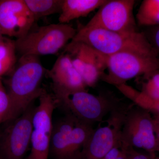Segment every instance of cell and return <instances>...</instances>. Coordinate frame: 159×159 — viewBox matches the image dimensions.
Here are the masks:
<instances>
[{"mask_svg": "<svg viewBox=\"0 0 159 159\" xmlns=\"http://www.w3.org/2000/svg\"><path fill=\"white\" fill-rule=\"evenodd\" d=\"M155 116L154 118H153L155 127L159 129V115H156Z\"/></svg>", "mask_w": 159, "mask_h": 159, "instance_id": "83f0119b", "label": "cell"}, {"mask_svg": "<svg viewBox=\"0 0 159 159\" xmlns=\"http://www.w3.org/2000/svg\"><path fill=\"white\" fill-rule=\"evenodd\" d=\"M135 3L134 0H107L85 26L119 33L136 31Z\"/></svg>", "mask_w": 159, "mask_h": 159, "instance_id": "30bf717a", "label": "cell"}, {"mask_svg": "<svg viewBox=\"0 0 159 159\" xmlns=\"http://www.w3.org/2000/svg\"><path fill=\"white\" fill-rule=\"evenodd\" d=\"M94 129L92 125L77 119L69 140L65 159H80L83 149Z\"/></svg>", "mask_w": 159, "mask_h": 159, "instance_id": "2e32d148", "label": "cell"}, {"mask_svg": "<svg viewBox=\"0 0 159 159\" xmlns=\"http://www.w3.org/2000/svg\"><path fill=\"white\" fill-rule=\"evenodd\" d=\"M107 0H64L58 21L69 24L73 20L85 17L99 9Z\"/></svg>", "mask_w": 159, "mask_h": 159, "instance_id": "9a60e30c", "label": "cell"}, {"mask_svg": "<svg viewBox=\"0 0 159 159\" xmlns=\"http://www.w3.org/2000/svg\"><path fill=\"white\" fill-rule=\"evenodd\" d=\"M121 145H118L113 148L102 159H116L121 153Z\"/></svg>", "mask_w": 159, "mask_h": 159, "instance_id": "cb8c5ba5", "label": "cell"}, {"mask_svg": "<svg viewBox=\"0 0 159 159\" xmlns=\"http://www.w3.org/2000/svg\"><path fill=\"white\" fill-rule=\"evenodd\" d=\"M36 21L51 15L61 13L64 0H24Z\"/></svg>", "mask_w": 159, "mask_h": 159, "instance_id": "e0dca14e", "label": "cell"}, {"mask_svg": "<svg viewBox=\"0 0 159 159\" xmlns=\"http://www.w3.org/2000/svg\"><path fill=\"white\" fill-rule=\"evenodd\" d=\"M126 154L127 159H153L156 157L147 152H140L132 147L126 148Z\"/></svg>", "mask_w": 159, "mask_h": 159, "instance_id": "603a6c76", "label": "cell"}, {"mask_svg": "<svg viewBox=\"0 0 159 159\" xmlns=\"http://www.w3.org/2000/svg\"><path fill=\"white\" fill-rule=\"evenodd\" d=\"M15 40L3 37L0 43V78L14 69L16 62Z\"/></svg>", "mask_w": 159, "mask_h": 159, "instance_id": "d6986e66", "label": "cell"}, {"mask_svg": "<svg viewBox=\"0 0 159 159\" xmlns=\"http://www.w3.org/2000/svg\"><path fill=\"white\" fill-rule=\"evenodd\" d=\"M35 107L33 103L21 116L3 123L0 132V159H23L31 145L33 117Z\"/></svg>", "mask_w": 159, "mask_h": 159, "instance_id": "52a82bcc", "label": "cell"}, {"mask_svg": "<svg viewBox=\"0 0 159 159\" xmlns=\"http://www.w3.org/2000/svg\"><path fill=\"white\" fill-rule=\"evenodd\" d=\"M121 146L142 148L156 155L157 139L153 118L148 111L132 105L125 115L121 137Z\"/></svg>", "mask_w": 159, "mask_h": 159, "instance_id": "8992f818", "label": "cell"}, {"mask_svg": "<svg viewBox=\"0 0 159 159\" xmlns=\"http://www.w3.org/2000/svg\"><path fill=\"white\" fill-rule=\"evenodd\" d=\"M153 41L154 45L152 46L158 53L159 51V27L155 31L154 33Z\"/></svg>", "mask_w": 159, "mask_h": 159, "instance_id": "d4e9b609", "label": "cell"}, {"mask_svg": "<svg viewBox=\"0 0 159 159\" xmlns=\"http://www.w3.org/2000/svg\"><path fill=\"white\" fill-rule=\"evenodd\" d=\"M9 99L2 78H0V126L5 122L9 112Z\"/></svg>", "mask_w": 159, "mask_h": 159, "instance_id": "7402d4cb", "label": "cell"}, {"mask_svg": "<svg viewBox=\"0 0 159 159\" xmlns=\"http://www.w3.org/2000/svg\"><path fill=\"white\" fill-rule=\"evenodd\" d=\"M71 41L83 43L107 57L125 50L157 51L145 34L138 31L119 33L84 26Z\"/></svg>", "mask_w": 159, "mask_h": 159, "instance_id": "3957f363", "label": "cell"}, {"mask_svg": "<svg viewBox=\"0 0 159 159\" xmlns=\"http://www.w3.org/2000/svg\"><path fill=\"white\" fill-rule=\"evenodd\" d=\"M116 159H127L126 148L123 147H121V153Z\"/></svg>", "mask_w": 159, "mask_h": 159, "instance_id": "484cf974", "label": "cell"}, {"mask_svg": "<svg viewBox=\"0 0 159 159\" xmlns=\"http://www.w3.org/2000/svg\"><path fill=\"white\" fill-rule=\"evenodd\" d=\"M153 159H159V157H157L156 156Z\"/></svg>", "mask_w": 159, "mask_h": 159, "instance_id": "f546056e", "label": "cell"}, {"mask_svg": "<svg viewBox=\"0 0 159 159\" xmlns=\"http://www.w3.org/2000/svg\"><path fill=\"white\" fill-rule=\"evenodd\" d=\"M47 71L38 56H21L6 81L9 108L4 123L19 117L39 98L44 91L41 84Z\"/></svg>", "mask_w": 159, "mask_h": 159, "instance_id": "6da1fadb", "label": "cell"}, {"mask_svg": "<svg viewBox=\"0 0 159 159\" xmlns=\"http://www.w3.org/2000/svg\"><path fill=\"white\" fill-rule=\"evenodd\" d=\"M3 35L2 34V31H1V28H0V43L2 42V40L3 39Z\"/></svg>", "mask_w": 159, "mask_h": 159, "instance_id": "f1b7e54d", "label": "cell"}, {"mask_svg": "<svg viewBox=\"0 0 159 159\" xmlns=\"http://www.w3.org/2000/svg\"><path fill=\"white\" fill-rule=\"evenodd\" d=\"M46 74L52 80L53 90L74 92L86 90L82 77L66 52L60 55Z\"/></svg>", "mask_w": 159, "mask_h": 159, "instance_id": "4fadbf2b", "label": "cell"}, {"mask_svg": "<svg viewBox=\"0 0 159 159\" xmlns=\"http://www.w3.org/2000/svg\"><path fill=\"white\" fill-rule=\"evenodd\" d=\"M57 104L79 121L93 125L102 121L108 114L122 105L120 99L110 93L94 95L86 90L68 92L54 90Z\"/></svg>", "mask_w": 159, "mask_h": 159, "instance_id": "7a4b0ae2", "label": "cell"}, {"mask_svg": "<svg viewBox=\"0 0 159 159\" xmlns=\"http://www.w3.org/2000/svg\"><path fill=\"white\" fill-rule=\"evenodd\" d=\"M77 30L70 24H51L31 31L15 41L16 51L22 55H51L57 54L72 41Z\"/></svg>", "mask_w": 159, "mask_h": 159, "instance_id": "5b68a950", "label": "cell"}, {"mask_svg": "<svg viewBox=\"0 0 159 159\" xmlns=\"http://www.w3.org/2000/svg\"><path fill=\"white\" fill-rule=\"evenodd\" d=\"M87 87H93L105 74L107 57L82 43L70 41L65 48Z\"/></svg>", "mask_w": 159, "mask_h": 159, "instance_id": "8fae6325", "label": "cell"}, {"mask_svg": "<svg viewBox=\"0 0 159 159\" xmlns=\"http://www.w3.org/2000/svg\"><path fill=\"white\" fill-rule=\"evenodd\" d=\"M138 25L151 26L159 25V0H144L136 16Z\"/></svg>", "mask_w": 159, "mask_h": 159, "instance_id": "ffe728a7", "label": "cell"}, {"mask_svg": "<svg viewBox=\"0 0 159 159\" xmlns=\"http://www.w3.org/2000/svg\"><path fill=\"white\" fill-rule=\"evenodd\" d=\"M117 88L124 96L132 101L135 105L155 115H159V101L149 99L140 91L137 90L126 84L119 86Z\"/></svg>", "mask_w": 159, "mask_h": 159, "instance_id": "ac0fdd59", "label": "cell"}, {"mask_svg": "<svg viewBox=\"0 0 159 159\" xmlns=\"http://www.w3.org/2000/svg\"><path fill=\"white\" fill-rule=\"evenodd\" d=\"M155 131L157 139V152H159V129L155 127Z\"/></svg>", "mask_w": 159, "mask_h": 159, "instance_id": "4316f807", "label": "cell"}, {"mask_svg": "<svg viewBox=\"0 0 159 159\" xmlns=\"http://www.w3.org/2000/svg\"><path fill=\"white\" fill-rule=\"evenodd\" d=\"M107 73L101 80L116 87L159 70V54L157 51L125 50L107 57Z\"/></svg>", "mask_w": 159, "mask_h": 159, "instance_id": "277c9868", "label": "cell"}, {"mask_svg": "<svg viewBox=\"0 0 159 159\" xmlns=\"http://www.w3.org/2000/svg\"><path fill=\"white\" fill-rule=\"evenodd\" d=\"M145 77L146 80L142 83L140 92L149 99L159 101V70Z\"/></svg>", "mask_w": 159, "mask_h": 159, "instance_id": "44dd1931", "label": "cell"}, {"mask_svg": "<svg viewBox=\"0 0 159 159\" xmlns=\"http://www.w3.org/2000/svg\"><path fill=\"white\" fill-rule=\"evenodd\" d=\"M35 21L24 0L0 1V28L3 35L20 39L31 31Z\"/></svg>", "mask_w": 159, "mask_h": 159, "instance_id": "7c38bea8", "label": "cell"}, {"mask_svg": "<svg viewBox=\"0 0 159 159\" xmlns=\"http://www.w3.org/2000/svg\"><path fill=\"white\" fill-rule=\"evenodd\" d=\"M39 99L33 115L31 152L27 159H48L50 153L52 115L57 103L54 96L45 90Z\"/></svg>", "mask_w": 159, "mask_h": 159, "instance_id": "9c48e42d", "label": "cell"}, {"mask_svg": "<svg viewBox=\"0 0 159 159\" xmlns=\"http://www.w3.org/2000/svg\"><path fill=\"white\" fill-rule=\"evenodd\" d=\"M131 106L122 104L111 112L106 125L94 129L83 149L80 159H102L115 147L121 145L124 119Z\"/></svg>", "mask_w": 159, "mask_h": 159, "instance_id": "ba28073f", "label": "cell"}, {"mask_svg": "<svg viewBox=\"0 0 159 159\" xmlns=\"http://www.w3.org/2000/svg\"><path fill=\"white\" fill-rule=\"evenodd\" d=\"M77 119L67 113L53 125L50 153L56 159H65L67 148L71 133Z\"/></svg>", "mask_w": 159, "mask_h": 159, "instance_id": "5bb4252c", "label": "cell"}]
</instances>
